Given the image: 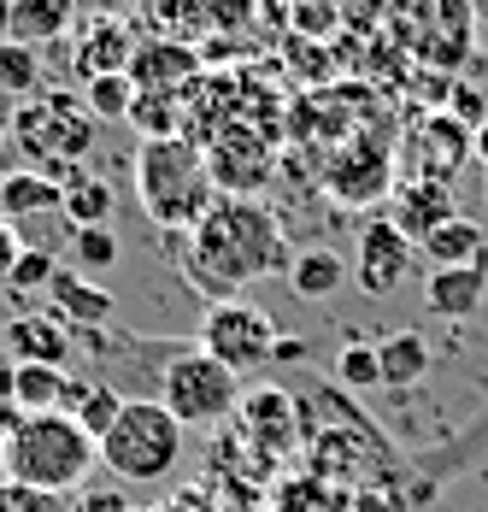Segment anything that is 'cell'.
<instances>
[{
  "label": "cell",
  "mask_w": 488,
  "mask_h": 512,
  "mask_svg": "<svg viewBox=\"0 0 488 512\" xmlns=\"http://www.w3.org/2000/svg\"><path fill=\"white\" fill-rule=\"evenodd\" d=\"M153 401L171 412L183 430H195V424L212 430V424H230L236 418V407H242V377L230 365H218L200 342H177L165 354V365H159Z\"/></svg>",
  "instance_id": "cell-7"
},
{
  "label": "cell",
  "mask_w": 488,
  "mask_h": 512,
  "mask_svg": "<svg viewBox=\"0 0 488 512\" xmlns=\"http://www.w3.org/2000/svg\"><path fill=\"white\" fill-rule=\"evenodd\" d=\"M83 106L95 112V124H124L130 106H136V83H130V71H112V77L83 83Z\"/></svg>",
  "instance_id": "cell-32"
},
{
  "label": "cell",
  "mask_w": 488,
  "mask_h": 512,
  "mask_svg": "<svg viewBox=\"0 0 488 512\" xmlns=\"http://www.w3.org/2000/svg\"><path fill=\"white\" fill-rule=\"evenodd\" d=\"M118 230L112 224H95V230H71V265L77 271H112L118 265Z\"/></svg>",
  "instance_id": "cell-33"
},
{
  "label": "cell",
  "mask_w": 488,
  "mask_h": 512,
  "mask_svg": "<svg viewBox=\"0 0 488 512\" xmlns=\"http://www.w3.org/2000/svg\"><path fill=\"white\" fill-rule=\"evenodd\" d=\"M277 324H271V312L253 307V301H212L206 307V318H200V348L218 359V365H230L236 377L242 371H259L265 359H271V348H277Z\"/></svg>",
  "instance_id": "cell-9"
},
{
  "label": "cell",
  "mask_w": 488,
  "mask_h": 512,
  "mask_svg": "<svg viewBox=\"0 0 488 512\" xmlns=\"http://www.w3.org/2000/svg\"><path fill=\"white\" fill-rule=\"evenodd\" d=\"M271 359H277V365H300V359H306V342H300V336H277Z\"/></svg>",
  "instance_id": "cell-40"
},
{
  "label": "cell",
  "mask_w": 488,
  "mask_h": 512,
  "mask_svg": "<svg viewBox=\"0 0 488 512\" xmlns=\"http://www.w3.org/2000/svg\"><path fill=\"white\" fill-rule=\"evenodd\" d=\"M324 189L336 195V201H377V195H389L394 189V165H389V142L383 136H353L336 165H324Z\"/></svg>",
  "instance_id": "cell-12"
},
{
  "label": "cell",
  "mask_w": 488,
  "mask_h": 512,
  "mask_svg": "<svg viewBox=\"0 0 488 512\" xmlns=\"http://www.w3.org/2000/svg\"><path fill=\"white\" fill-rule=\"evenodd\" d=\"M424 259H436V265H477V259H488V236L477 218H465V212H453L441 230H430L424 242Z\"/></svg>",
  "instance_id": "cell-22"
},
{
  "label": "cell",
  "mask_w": 488,
  "mask_h": 512,
  "mask_svg": "<svg viewBox=\"0 0 488 512\" xmlns=\"http://www.w3.org/2000/svg\"><path fill=\"white\" fill-rule=\"evenodd\" d=\"M471 154L488 165V124H477V136H471Z\"/></svg>",
  "instance_id": "cell-43"
},
{
  "label": "cell",
  "mask_w": 488,
  "mask_h": 512,
  "mask_svg": "<svg viewBox=\"0 0 488 512\" xmlns=\"http://www.w3.org/2000/svg\"><path fill=\"white\" fill-rule=\"evenodd\" d=\"M336 377H342L353 395H359V389H377V383H383L377 348H371V342H347L342 354H336Z\"/></svg>",
  "instance_id": "cell-34"
},
{
  "label": "cell",
  "mask_w": 488,
  "mask_h": 512,
  "mask_svg": "<svg viewBox=\"0 0 488 512\" xmlns=\"http://www.w3.org/2000/svg\"><path fill=\"white\" fill-rule=\"evenodd\" d=\"M71 30V0H12V42L42 48Z\"/></svg>",
  "instance_id": "cell-26"
},
{
  "label": "cell",
  "mask_w": 488,
  "mask_h": 512,
  "mask_svg": "<svg viewBox=\"0 0 488 512\" xmlns=\"http://www.w3.org/2000/svg\"><path fill=\"white\" fill-rule=\"evenodd\" d=\"M488 301V259L477 265H436L424 283V307L436 318H471Z\"/></svg>",
  "instance_id": "cell-19"
},
{
  "label": "cell",
  "mask_w": 488,
  "mask_h": 512,
  "mask_svg": "<svg viewBox=\"0 0 488 512\" xmlns=\"http://www.w3.org/2000/svg\"><path fill=\"white\" fill-rule=\"evenodd\" d=\"M42 89V53L24 42H0V101H36Z\"/></svg>",
  "instance_id": "cell-31"
},
{
  "label": "cell",
  "mask_w": 488,
  "mask_h": 512,
  "mask_svg": "<svg viewBox=\"0 0 488 512\" xmlns=\"http://www.w3.org/2000/svg\"><path fill=\"white\" fill-rule=\"evenodd\" d=\"M430 342L418 336V330H394V336H383L377 342V365H383V383H394V389H412L424 371H430Z\"/></svg>",
  "instance_id": "cell-24"
},
{
  "label": "cell",
  "mask_w": 488,
  "mask_h": 512,
  "mask_svg": "<svg viewBox=\"0 0 488 512\" xmlns=\"http://www.w3.org/2000/svg\"><path fill=\"white\" fill-rule=\"evenodd\" d=\"M183 448H189V430L159 407L153 395H130L124 412L112 418V430L100 436V465L118 477V483H165L177 465H183Z\"/></svg>",
  "instance_id": "cell-5"
},
{
  "label": "cell",
  "mask_w": 488,
  "mask_h": 512,
  "mask_svg": "<svg viewBox=\"0 0 488 512\" xmlns=\"http://www.w3.org/2000/svg\"><path fill=\"white\" fill-rule=\"evenodd\" d=\"M71 342L77 336L53 312H18V318L0 324V354L12 365H53V371H65L71 365Z\"/></svg>",
  "instance_id": "cell-15"
},
{
  "label": "cell",
  "mask_w": 488,
  "mask_h": 512,
  "mask_svg": "<svg viewBox=\"0 0 488 512\" xmlns=\"http://www.w3.org/2000/svg\"><path fill=\"white\" fill-rule=\"evenodd\" d=\"M124 401H130V395H124V389H112V383H77V377H71L65 412H71V418H77V424H83V430L100 442V436L112 430V418L124 412Z\"/></svg>",
  "instance_id": "cell-28"
},
{
  "label": "cell",
  "mask_w": 488,
  "mask_h": 512,
  "mask_svg": "<svg viewBox=\"0 0 488 512\" xmlns=\"http://www.w3.org/2000/svg\"><path fill=\"white\" fill-rule=\"evenodd\" d=\"M265 0H212V30H253Z\"/></svg>",
  "instance_id": "cell-36"
},
{
  "label": "cell",
  "mask_w": 488,
  "mask_h": 512,
  "mask_svg": "<svg viewBox=\"0 0 488 512\" xmlns=\"http://www.w3.org/2000/svg\"><path fill=\"white\" fill-rule=\"evenodd\" d=\"M177 254H183L177 259L183 277L206 295V307L236 301L247 283L277 277L294 265V248L277 224V212L265 201H236V195H218L212 212L177 242Z\"/></svg>",
  "instance_id": "cell-1"
},
{
  "label": "cell",
  "mask_w": 488,
  "mask_h": 512,
  "mask_svg": "<svg viewBox=\"0 0 488 512\" xmlns=\"http://www.w3.org/2000/svg\"><path fill=\"white\" fill-rule=\"evenodd\" d=\"M12 142H18V154L30 159L36 171H48L53 183L65 189L83 165L77 159L95 148L100 124L95 112L83 106V95H65V89H53V95H36V101H24L12 112Z\"/></svg>",
  "instance_id": "cell-6"
},
{
  "label": "cell",
  "mask_w": 488,
  "mask_h": 512,
  "mask_svg": "<svg viewBox=\"0 0 488 512\" xmlns=\"http://www.w3.org/2000/svg\"><path fill=\"white\" fill-rule=\"evenodd\" d=\"M412 271V242L394 230L389 218H371L359 230V259H353V277L365 295H394Z\"/></svg>",
  "instance_id": "cell-14"
},
{
  "label": "cell",
  "mask_w": 488,
  "mask_h": 512,
  "mask_svg": "<svg viewBox=\"0 0 488 512\" xmlns=\"http://www.w3.org/2000/svg\"><path fill=\"white\" fill-rule=\"evenodd\" d=\"M18 489V483H12ZM65 495H42V489H18V501H12V512H65L59 507Z\"/></svg>",
  "instance_id": "cell-38"
},
{
  "label": "cell",
  "mask_w": 488,
  "mask_h": 512,
  "mask_svg": "<svg viewBox=\"0 0 488 512\" xmlns=\"http://www.w3.org/2000/svg\"><path fill=\"white\" fill-rule=\"evenodd\" d=\"M0 136H6V118H0Z\"/></svg>",
  "instance_id": "cell-46"
},
{
  "label": "cell",
  "mask_w": 488,
  "mask_h": 512,
  "mask_svg": "<svg viewBox=\"0 0 488 512\" xmlns=\"http://www.w3.org/2000/svg\"><path fill=\"white\" fill-rule=\"evenodd\" d=\"M12 501H18V489H12V483L0 477V512H12Z\"/></svg>",
  "instance_id": "cell-45"
},
{
  "label": "cell",
  "mask_w": 488,
  "mask_h": 512,
  "mask_svg": "<svg viewBox=\"0 0 488 512\" xmlns=\"http://www.w3.org/2000/svg\"><path fill=\"white\" fill-rule=\"evenodd\" d=\"M453 218V183H418V177H394L389 189V224L406 242H424Z\"/></svg>",
  "instance_id": "cell-17"
},
{
  "label": "cell",
  "mask_w": 488,
  "mask_h": 512,
  "mask_svg": "<svg viewBox=\"0 0 488 512\" xmlns=\"http://www.w3.org/2000/svg\"><path fill=\"white\" fill-rule=\"evenodd\" d=\"M265 12L289 36H306V42H324L342 30V0H265Z\"/></svg>",
  "instance_id": "cell-25"
},
{
  "label": "cell",
  "mask_w": 488,
  "mask_h": 512,
  "mask_svg": "<svg viewBox=\"0 0 488 512\" xmlns=\"http://www.w3.org/2000/svg\"><path fill=\"white\" fill-rule=\"evenodd\" d=\"M18 254H24V242H18V236H12V224L0 218V277L12 271V259H18Z\"/></svg>",
  "instance_id": "cell-39"
},
{
  "label": "cell",
  "mask_w": 488,
  "mask_h": 512,
  "mask_svg": "<svg viewBox=\"0 0 488 512\" xmlns=\"http://www.w3.org/2000/svg\"><path fill=\"white\" fill-rule=\"evenodd\" d=\"M153 512H218V507H212V495H206V489H177L165 507H153Z\"/></svg>",
  "instance_id": "cell-37"
},
{
  "label": "cell",
  "mask_w": 488,
  "mask_h": 512,
  "mask_svg": "<svg viewBox=\"0 0 488 512\" xmlns=\"http://www.w3.org/2000/svg\"><path fill=\"white\" fill-rule=\"evenodd\" d=\"M383 36L400 59L453 83L477 53V0H389Z\"/></svg>",
  "instance_id": "cell-4"
},
{
  "label": "cell",
  "mask_w": 488,
  "mask_h": 512,
  "mask_svg": "<svg viewBox=\"0 0 488 512\" xmlns=\"http://www.w3.org/2000/svg\"><path fill=\"white\" fill-rule=\"evenodd\" d=\"M100 460V442L71 418V412H36L6 436V483L42 489V495H71Z\"/></svg>",
  "instance_id": "cell-3"
},
{
  "label": "cell",
  "mask_w": 488,
  "mask_h": 512,
  "mask_svg": "<svg viewBox=\"0 0 488 512\" xmlns=\"http://www.w3.org/2000/svg\"><path fill=\"white\" fill-rule=\"evenodd\" d=\"M136 12H142L147 36L159 42L195 48V36H212V0H136Z\"/></svg>",
  "instance_id": "cell-21"
},
{
  "label": "cell",
  "mask_w": 488,
  "mask_h": 512,
  "mask_svg": "<svg viewBox=\"0 0 488 512\" xmlns=\"http://www.w3.org/2000/svg\"><path fill=\"white\" fill-rule=\"evenodd\" d=\"M59 212H65L71 230H95V224H106V218H112V183L95 177V171H77V177L65 183Z\"/></svg>",
  "instance_id": "cell-29"
},
{
  "label": "cell",
  "mask_w": 488,
  "mask_h": 512,
  "mask_svg": "<svg viewBox=\"0 0 488 512\" xmlns=\"http://www.w3.org/2000/svg\"><path fill=\"white\" fill-rule=\"evenodd\" d=\"M271 136L277 130H259V124H224L218 136H206L200 154H206V171H212V189L236 195V201H259V189L277 177Z\"/></svg>",
  "instance_id": "cell-8"
},
{
  "label": "cell",
  "mask_w": 488,
  "mask_h": 512,
  "mask_svg": "<svg viewBox=\"0 0 488 512\" xmlns=\"http://www.w3.org/2000/svg\"><path fill=\"white\" fill-rule=\"evenodd\" d=\"M236 436L253 442L265 460H283L300 448V407H294V395L283 389H242V407H236Z\"/></svg>",
  "instance_id": "cell-11"
},
{
  "label": "cell",
  "mask_w": 488,
  "mask_h": 512,
  "mask_svg": "<svg viewBox=\"0 0 488 512\" xmlns=\"http://www.w3.org/2000/svg\"><path fill=\"white\" fill-rule=\"evenodd\" d=\"M200 71H206V59H200V48H189V42H159V36H147V42H136V53H130V83H136V89H159V95H183Z\"/></svg>",
  "instance_id": "cell-16"
},
{
  "label": "cell",
  "mask_w": 488,
  "mask_h": 512,
  "mask_svg": "<svg viewBox=\"0 0 488 512\" xmlns=\"http://www.w3.org/2000/svg\"><path fill=\"white\" fill-rule=\"evenodd\" d=\"M71 395V371H53V365H12V401L24 418L36 412H65Z\"/></svg>",
  "instance_id": "cell-23"
},
{
  "label": "cell",
  "mask_w": 488,
  "mask_h": 512,
  "mask_svg": "<svg viewBox=\"0 0 488 512\" xmlns=\"http://www.w3.org/2000/svg\"><path fill=\"white\" fill-rule=\"evenodd\" d=\"M130 53H136L130 18L100 12V18H83V30H77L71 71H77V83H95V77H112V71H130Z\"/></svg>",
  "instance_id": "cell-13"
},
{
  "label": "cell",
  "mask_w": 488,
  "mask_h": 512,
  "mask_svg": "<svg viewBox=\"0 0 488 512\" xmlns=\"http://www.w3.org/2000/svg\"><path fill=\"white\" fill-rule=\"evenodd\" d=\"M12 36V0H0V42Z\"/></svg>",
  "instance_id": "cell-44"
},
{
  "label": "cell",
  "mask_w": 488,
  "mask_h": 512,
  "mask_svg": "<svg viewBox=\"0 0 488 512\" xmlns=\"http://www.w3.org/2000/svg\"><path fill=\"white\" fill-rule=\"evenodd\" d=\"M471 154V130L453 112H418L406 142H400V177L418 183H453V171Z\"/></svg>",
  "instance_id": "cell-10"
},
{
  "label": "cell",
  "mask_w": 488,
  "mask_h": 512,
  "mask_svg": "<svg viewBox=\"0 0 488 512\" xmlns=\"http://www.w3.org/2000/svg\"><path fill=\"white\" fill-rule=\"evenodd\" d=\"M48 301H53V318L65 324V330H106L112 324V295L100 289V283H89L83 271H53V283H48Z\"/></svg>",
  "instance_id": "cell-18"
},
{
  "label": "cell",
  "mask_w": 488,
  "mask_h": 512,
  "mask_svg": "<svg viewBox=\"0 0 488 512\" xmlns=\"http://www.w3.org/2000/svg\"><path fill=\"white\" fill-rule=\"evenodd\" d=\"M0 407H18V401H12V359L0 354Z\"/></svg>",
  "instance_id": "cell-42"
},
{
  "label": "cell",
  "mask_w": 488,
  "mask_h": 512,
  "mask_svg": "<svg viewBox=\"0 0 488 512\" xmlns=\"http://www.w3.org/2000/svg\"><path fill=\"white\" fill-rule=\"evenodd\" d=\"M53 271H59V259L48 248H24V254L12 259V271H6V283L18 289V295H30V289H48Z\"/></svg>",
  "instance_id": "cell-35"
},
{
  "label": "cell",
  "mask_w": 488,
  "mask_h": 512,
  "mask_svg": "<svg viewBox=\"0 0 488 512\" xmlns=\"http://www.w3.org/2000/svg\"><path fill=\"white\" fill-rule=\"evenodd\" d=\"M289 283H294L300 301H330V295L347 283V259L330 254V248H306V254H294Z\"/></svg>",
  "instance_id": "cell-27"
},
{
  "label": "cell",
  "mask_w": 488,
  "mask_h": 512,
  "mask_svg": "<svg viewBox=\"0 0 488 512\" xmlns=\"http://www.w3.org/2000/svg\"><path fill=\"white\" fill-rule=\"evenodd\" d=\"M183 118H189L183 95L136 89V106H130V118H124V124H136V130H142V142H165V136H183Z\"/></svg>",
  "instance_id": "cell-30"
},
{
  "label": "cell",
  "mask_w": 488,
  "mask_h": 512,
  "mask_svg": "<svg viewBox=\"0 0 488 512\" xmlns=\"http://www.w3.org/2000/svg\"><path fill=\"white\" fill-rule=\"evenodd\" d=\"M124 507H130L124 495H89V501H83L77 512H124Z\"/></svg>",
  "instance_id": "cell-41"
},
{
  "label": "cell",
  "mask_w": 488,
  "mask_h": 512,
  "mask_svg": "<svg viewBox=\"0 0 488 512\" xmlns=\"http://www.w3.org/2000/svg\"><path fill=\"white\" fill-rule=\"evenodd\" d=\"M59 201H65V189L53 183L48 171H36V165H18V171L0 177V218L12 230L30 224V218H42V212H59Z\"/></svg>",
  "instance_id": "cell-20"
},
{
  "label": "cell",
  "mask_w": 488,
  "mask_h": 512,
  "mask_svg": "<svg viewBox=\"0 0 488 512\" xmlns=\"http://www.w3.org/2000/svg\"><path fill=\"white\" fill-rule=\"evenodd\" d=\"M130 177H136V201H142V212L159 224V230H171V236H189L200 218L212 212V201H218L212 171H206V154H200V142H189V136L142 142Z\"/></svg>",
  "instance_id": "cell-2"
}]
</instances>
